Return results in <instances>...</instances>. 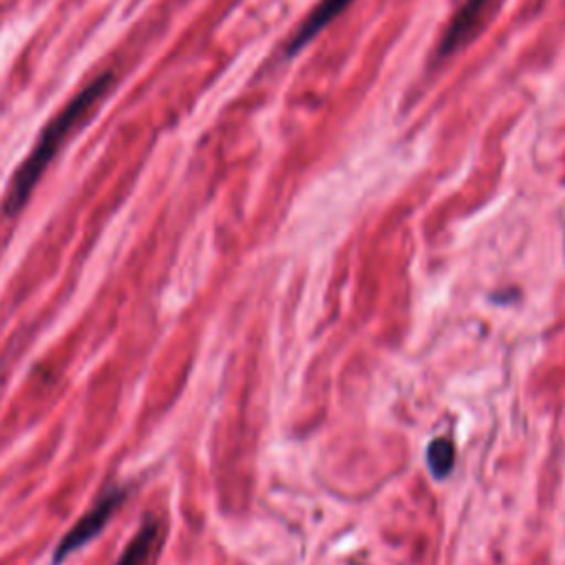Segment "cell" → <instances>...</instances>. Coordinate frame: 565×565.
Segmentation results:
<instances>
[{"label":"cell","instance_id":"obj_1","mask_svg":"<svg viewBox=\"0 0 565 565\" xmlns=\"http://www.w3.org/2000/svg\"><path fill=\"white\" fill-rule=\"evenodd\" d=\"M113 73L97 75L88 86H84L40 132L33 150L26 154L22 166L15 170L11 185L4 196V214L15 216L31 199L33 188L42 179L44 170L62 148L64 139L75 130V126L99 104V99L110 90Z\"/></svg>","mask_w":565,"mask_h":565},{"label":"cell","instance_id":"obj_2","mask_svg":"<svg viewBox=\"0 0 565 565\" xmlns=\"http://www.w3.org/2000/svg\"><path fill=\"white\" fill-rule=\"evenodd\" d=\"M128 499V488L126 486H108L99 499L84 512L77 523L62 536L53 552V565H60L66 556H71L75 550L84 547L88 541H93L115 516V512L124 505Z\"/></svg>","mask_w":565,"mask_h":565},{"label":"cell","instance_id":"obj_3","mask_svg":"<svg viewBox=\"0 0 565 565\" xmlns=\"http://www.w3.org/2000/svg\"><path fill=\"white\" fill-rule=\"evenodd\" d=\"M492 2L494 0H466L459 7V11L452 15V20L441 38L439 55H450L452 51L463 46L477 33V29L483 24V18L488 15Z\"/></svg>","mask_w":565,"mask_h":565},{"label":"cell","instance_id":"obj_4","mask_svg":"<svg viewBox=\"0 0 565 565\" xmlns=\"http://www.w3.org/2000/svg\"><path fill=\"white\" fill-rule=\"evenodd\" d=\"M351 0H320L302 20V24L294 31L289 44H287V53L291 55L294 51H298L300 46H305L320 29H324L344 7H349Z\"/></svg>","mask_w":565,"mask_h":565},{"label":"cell","instance_id":"obj_5","mask_svg":"<svg viewBox=\"0 0 565 565\" xmlns=\"http://www.w3.org/2000/svg\"><path fill=\"white\" fill-rule=\"evenodd\" d=\"M157 536H159V521L154 516H146L115 565H143L157 543Z\"/></svg>","mask_w":565,"mask_h":565},{"label":"cell","instance_id":"obj_6","mask_svg":"<svg viewBox=\"0 0 565 565\" xmlns=\"http://www.w3.org/2000/svg\"><path fill=\"white\" fill-rule=\"evenodd\" d=\"M452 444L448 441V439H444V437H439V439H435V441H430L428 444V468H430V472L435 475V477H446L448 472H450V468H452Z\"/></svg>","mask_w":565,"mask_h":565}]
</instances>
